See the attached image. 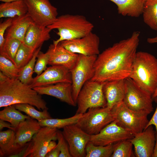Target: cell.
<instances>
[{
	"label": "cell",
	"instance_id": "obj_27",
	"mask_svg": "<svg viewBox=\"0 0 157 157\" xmlns=\"http://www.w3.org/2000/svg\"><path fill=\"white\" fill-rule=\"evenodd\" d=\"M20 112L14 105L5 107L0 111V119L9 122L16 128L21 122L31 118L27 115L23 114Z\"/></svg>",
	"mask_w": 157,
	"mask_h": 157
},
{
	"label": "cell",
	"instance_id": "obj_43",
	"mask_svg": "<svg viewBox=\"0 0 157 157\" xmlns=\"http://www.w3.org/2000/svg\"><path fill=\"white\" fill-rule=\"evenodd\" d=\"M155 143L154 148L152 157H157V131L156 132Z\"/></svg>",
	"mask_w": 157,
	"mask_h": 157
},
{
	"label": "cell",
	"instance_id": "obj_47",
	"mask_svg": "<svg viewBox=\"0 0 157 157\" xmlns=\"http://www.w3.org/2000/svg\"></svg>",
	"mask_w": 157,
	"mask_h": 157
},
{
	"label": "cell",
	"instance_id": "obj_11",
	"mask_svg": "<svg viewBox=\"0 0 157 157\" xmlns=\"http://www.w3.org/2000/svg\"><path fill=\"white\" fill-rule=\"evenodd\" d=\"M62 133L68 144L72 157H85V147L90 142V135L76 124L65 127Z\"/></svg>",
	"mask_w": 157,
	"mask_h": 157
},
{
	"label": "cell",
	"instance_id": "obj_15",
	"mask_svg": "<svg viewBox=\"0 0 157 157\" xmlns=\"http://www.w3.org/2000/svg\"><path fill=\"white\" fill-rule=\"evenodd\" d=\"M57 129L41 127L31 140L28 157H44L47 153L48 145L52 140H57Z\"/></svg>",
	"mask_w": 157,
	"mask_h": 157
},
{
	"label": "cell",
	"instance_id": "obj_25",
	"mask_svg": "<svg viewBox=\"0 0 157 157\" xmlns=\"http://www.w3.org/2000/svg\"><path fill=\"white\" fill-rule=\"evenodd\" d=\"M27 6L24 0H19L0 4V18H13L26 14Z\"/></svg>",
	"mask_w": 157,
	"mask_h": 157
},
{
	"label": "cell",
	"instance_id": "obj_38",
	"mask_svg": "<svg viewBox=\"0 0 157 157\" xmlns=\"http://www.w3.org/2000/svg\"><path fill=\"white\" fill-rule=\"evenodd\" d=\"M13 18H8L0 24V49L3 47L5 41V32L8 27L10 25Z\"/></svg>",
	"mask_w": 157,
	"mask_h": 157
},
{
	"label": "cell",
	"instance_id": "obj_18",
	"mask_svg": "<svg viewBox=\"0 0 157 157\" xmlns=\"http://www.w3.org/2000/svg\"><path fill=\"white\" fill-rule=\"evenodd\" d=\"M33 88L40 95L53 97L73 106L76 105L72 96V83H60Z\"/></svg>",
	"mask_w": 157,
	"mask_h": 157
},
{
	"label": "cell",
	"instance_id": "obj_8",
	"mask_svg": "<svg viewBox=\"0 0 157 157\" xmlns=\"http://www.w3.org/2000/svg\"><path fill=\"white\" fill-rule=\"evenodd\" d=\"M111 111L114 119V121L134 135L143 131L149 121L148 116L132 110L125 105L123 101L115 105Z\"/></svg>",
	"mask_w": 157,
	"mask_h": 157
},
{
	"label": "cell",
	"instance_id": "obj_31",
	"mask_svg": "<svg viewBox=\"0 0 157 157\" xmlns=\"http://www.w3.org/2000/svg\"><path fill=\"white\" fill-rule=\"evenodd\" d=\"M36 50L28 47L22 42L15 55L14 64L18 69L22 68L31 59Z\"/></svg>",
	"mask_w": 157,
	"mask_h": 157
},
{
	"label": "cell",
	"instance_id": "obj_23",
	"mask_svg": "<svg viewBox=\"0 0 157 157\" xmlns=\"http://www.w3.org/2000/svg\"><path fill=\"white\" fill-rule=\"evenodd\" d=\"M33 22L27 13L25 15L13 18L10 25L6 30L5 38H16L23 42L27 30Z\"/></svg>",
	"mask_w": 157,
	"mask_h": 157
},
{
	"label": "cell",
	"instance_id": "obj_20",
	"mask_svg": "<svg viewBox=\"0 0 157 157\" xmlns=\"http://www.w3.org/2000/svg\"><path fill=\"white\" fill-rule=\"evenodd\" d=\"M51 30L33 22L29 26L25 34L23 43L29 47L36 50L43 43L51 38Z\"/></svg>",
	"mask_w": 157,
	"mask_h": 157
},
{
	"label": "cell",
	"instance_id": "obj_28",
	"mask_svg": "<svg viewBox=\"0 0 157 157\" xmlns=\"http://www.w3.org/2000/svg\"><path fill=\"white\" fill-rule=\"evenodd\" d=\"M82 114H75L71 117L64 119L49 118L38 121L41 127L47 126L58 129L63 128L69 125L75 124Z\"/></svg>",
	"mask_w": 157,
	"mask_h": 157
},
{
	"label": "cell",
	"instance_id": "obj_46",
	"mask_svg": "<svg viewBox=\"0 0 157 157\" xmlns=\"http://www.w3.org/2000/svg\"><path fill=\"white\" fill-rule=\"evenodd\" d=\"M157 96V88L155 90V92L152 95V98L153 99L155 97Z\"/></svg>",
	"mask_w": 157,
	"mask_h": 157
},
{
	"label": "cell",
	"instance_id": "obj_9",
	"mask_svg": "<svg viewBox=\"0 0 157 157\" xmlns=\"http://www.w3.org/2000/svg\"><path fill=\"white\" fill-rule=\"evenodd\" d=\"M97 56H87L78 54L75 64L70 70L72 96L76 104L78 95L83 86L94 75V65Z\"/></svg>",
	"mask_w": 157,
	"mask_h": 157
},
{
	"label": "cell",
	"instance_id": "obj_2",
	"mask_svg": "<svg viewBox=\"0 0 157 157\" xmlns=\"http://www.w3.org/2000/svg\"><path fill=\"white\" fill-rule=\"evenodd\" d=\"M19 104H28L39 110L48 109L41 95L30 85L8 77L0 81V107Z\"/></svg>",
	"mask_w": 157,
	"mask_h": 157
},
{
	"label": "cell",
	"instance_id": "obj_40",
	"mask_svg": "<svg viewBox=\"0 0 157 157\" xmlns=\"http://www.w3.org/2000/svg\"><path fill=\"white\" fill-rule=\"evenodd\" d=\"M155 102L157 103V106L155 112L152 117L149 120V122L145 129L149 126L152 125L155 126L156 132L157 131V96L153 99Z\"/></svg>",
	"mask_w": 157,
	"mask_h": 157
},
{
	"label": "cell",
	"instance_id": "obj_1",
	"mask_svg": "<svg viewBox=\"0 0 157 157\" xmlns=\"http://www.w3.org/2000/svg\"><path fill=\"white\" fill-rule=\"evenodd\" d=\"M140 32L114 44L98 56L92 80L101 82L129 77L139 42Z\"/></svg>",
	"mask_w": 157,
	"mask_h": 157
},
{
	"label": "cell",
	"instance_id": "obj_41",
	"mask_svg": "<svg viewBox=\"0 0 157 157\" xmlns=\"http://www.w3.org/2000/svg\"><path fill=\"white\" fill-rule=\"evenodd\" d=\"M5 121L0 119V130L1 131L2 129L5 127L11 129L15 131L16 128L13 126L9 123Z\"/></svg>",
	"mask_w": 157,
	"mask_h": 157
},
{
	"label": "cell",
	"instance_id": "obj_16",
	"mask_svg": "<svg viewBox=\"0 0 157 157\" xmlns=\"http://www.w3.org/2000/svg\"><path fill=\"white\" fill-rule=\"evenodd\" d=\"M155 134L156 131L153 125H151L129 139L134 147L136 157H152L155 143Z\"/></svg>",
	"mask_w": 157,
	"mask_h": 157
},
{
	"label": "cell",
	"instance_id": "obj_21",
	"mask_svg": "<svg viewBox=\"0 0 157 157\" xmlns=\"http://www.w3.org/2000/svg\"><path fill=\"white\" fill-rule=\"evenodd\" d=\"M41 127L38 121L31 118L21 122L15 131L16 143L24 146L31 140Z\"/></svg>",
	"mask_w": 157,
	"mask_h": 157
},
{
	"label": "cell",
	"instance_id": "obj_33",
	"mask_svg": "<svg viewBox=\"0 0 157 157\" xmlns=\"http://www.w3.org/2000/svg\"><path fill=\"white\" fill-rule=\"evenodd\" d=\"M15 108L21 112L25 113L31 118L38 121L51 118L48 111V109H45L40 111L37 110L33 106L26 104H19L14 105Z\"/></svg>",
	"mask_w": 157,
	"mask_h": 157
},
{
	"label": "cell",
	"instance_id": "obj_12",
	"mask_svg": "<svg viewBox=\"0 0 157 157\" xmlns=\"http://www.w3.org/2000/svg\"><path fill=\"white\" fill-rule=\"evenodd\" d=\"M134 136L130 131L113 121L104 127L97 134L90 135V142L96 145L105 146L131 139Z\"/></svg>",
	"mask_w": 157,
	"mask_h": 157
},
{
	"label": "cell",
	"instance_id": "obj_35",
	"mask_svg": "<svg viewBox=\"0 0 157 157\" xmlns=\"http://www.w3.org/2000/svg\"><path fill=\"white\" fill-rule=\"evenodd\" d=\"M21 69H18L10 60L0 55V70L11 78H18Z\"/></svg>",
	"mask_w": 157,
	"mask_h": 157
},
{
	"label": "cell",
	"instance_id": "obj_29",
	"mask_svg": "<svg viewBox=\"0 0 157 157\" xmlns=\"http://www.w3.org/2000/svg\"><path fill=\"white\" fill-rule=\"evenodd\" d=\"M114 144L105 146L96 145L89 142L85 147V157H110L113 152Z\"/></svg>",
	"mask_w": 157,
	"mask_h": 157
},
{
	"label": "cell",
	"instance_id": "obj_37",
	"mask_svg": "<svg viewBox=\"0 0 157 157\" xmlns=\"http://www.w3.org/2000/svg\"><path fill=\"white\" fill-rule=\"evenodd\" d=\"M64 137L62 132L58 130L57 140L58 143L56 147L52 150L47 153L46 157H58L60 152V149Z\"/></svg>",
	"mask_w": 157,
	"mask_h": 157
},
{
	"label": "cell",
	"instance_id": "obj_10",
	"mask_svg": "<svg viewBox=\"0 0 157 157\" xmlns=\"http://www.w3.org/2000/svg\"><path fill=\"white\" fill-rule=\"evenodd\" d=\"M28 8L27 13L34 22L40 26L47 27L57 17V8L49 0H24Z\"/></svg>",
	"mask_w": 157,
	"mask_h": 157
},
{
	"label": "cell",
	"instance_id": "obj_13",
	"mask_svg": "<svg viewBox=\"0 0 157 157\" xmlns=\"http://www.w3.org/2000/svg\"><path fill=\"white\" fill-rule=\"evenodd\" d=\"M60 42L66 49L73 53L87 56L100 53L99 38L92 32L82 37Z\"/></svg>",
	"mask_w": 157,
	"mask_h": 157
},
{
	"label": "cell",
	"instance_id": "obj_34",
	"mask_svg": "<svg viewBox=\"0 0 157 157\" xmlns=\"http://www.w3.org/2000/svg\"><path fill=\"white\" fill-rule=\"evenodd\" d=\"M133 146L129 139L123 140L115 144L111 157H134Z\"/></svg>",
	"mask_w": 157,
	"mask_h": 157
},
{
	"label": "cell",
	"instance_id": "obj_45",
	"mask_svg": "<svg viewBox=\"0 0 157 157\" xmlns=\"http://www.w3.org/2000/svg\"><path fill=\"white\" fill-rule=\"evenodd\" d=\"M19 0H0L1 1L3 2V3H10Z\"/></svg>",
	"mask_w": 157,
	"mask_h": 157
},
{
	"label": "cell",
	"instance_id": "obj_26",
	"mask_svg": "<svg viewBox=\"0 0 157 157\" xmlns=\"http://www.w3.org/2000/svg\"><path fill=\"white\" fill-rule=\"evenodd\" d=\"M142 14L144 23L157 31V0H145Z\"/></svg>",
	"mask_w": 157,
	"mask_h": 157
},
{
	"label": "cell",
	"instance_id": "obj_3",
	"mask_svg": "<svg viewBox=\"0 0 157 157\" xmlns=\"http://www.w3.org/2000/svg\"><path fill=\"white\" fill-rule=\"evenodd\" d=\"M129 77L152 95L157 88V59L147 52H137Z\"/></svg>",
	"mask_w": 157,
	"mask_h": 157
},
{
	"label": "cell",
	"instance_id": "obj_19",
	"mask_svg": "<svg viewBox=\"0 0 157 157\" xmlns=\"http://www.w3.org/2000/svg\"><path fill=\"white\" fill-rule=\"evenodd\" d=\"M106 106L110 109L123 101L126 92L125 79L104 82L103 87Z\"/></svg>",
	"mask_w": 157,
	"mask_h": 157
},
{
	"label": "cell",
	"instance_id": "obj_4",
	"mask_svg": "<svg viewBox=\"0 0 157 157\" xmlns=\"http://www.w3.org/2000/svg\"><path fill=\"white\" fill-rule=\"evenodd\" d=\"M47 27L51 30H58L57 34L59 37L53 42V44L56 45L63 40L84 37L92 32L94 26L83 15L67 14L58 17L55 21Z\"/></svg>",
	"mask_w": 157,
	"mask_h": 157
},
{
	"label": "cell",
	"instance_id": "obj_5",
	"mask_svg": "<svg viewBox=\"0 0 157 157\" xmlns=\"http://www.w3.org/2000/svg\"><path fill=\"white\" fill-rule=\"evenodd\" d=\"M126 92L123 101L129 109L148 116L153 110L152 95L130 77L125 79Z\"/></svg>",
	"mask_w": 157,
	"mask_h": 157
},
{
	"label": "cell",
	"instance_id": "obj_32",
	"mask_svg": "<svg viewBox=\"0 0 157 157\" xmlns=\"http://www.w3.org/2000/svg\"><path fill=\"white\" fill-rule=\"evenodd\" d=\"M41 47L37 49L33 56L28 63L21 68L18 79L22 83L30 85L33 78L32 75L34 72L35 62L38 54L40 51Z\"/></svg>",
	"mask_w": 157,
	"mask_h": 157
},
{
	"label": "cell",
	"instance_id": "obj_42",
	"mask_svg": "<svg viewBox=\"0 0 157 157\" xmlns=\"http://www.w3.org/2000/svg\"><path fill=\"white\" fill-rule=\"evenodd\" d=\"M56 145L57 144L55 140H52L51 141L48 146L47 153L56 147Z\"/></svg>",
	"mask_w": 157,
	"mask_h": 157
},
{
	"label": "cell",
	"instance_id": "obj_24",
	"mask_svg": "<svg viewBox=\"0 0 157 157\" xmlns=\"http://www.w3.org/2000/svg\"><path fill=\"white\" fill-rule=\"evenodd\" d=\"M117 6L118 12L123 16L138 17L142 14L145 0H109Z\"/></svg>",
	"mask_w": 157,
	"mask_h": 157
},
{
	"label": "cell",
	"instance_id": "obj_7",
	"mask_svg": "<svg viewBox=\"0 0 157 157\" xmlns=\"http://www.w3.org/2000/svg\"><path fill=\"white\" fill-rule=\"evenodd\" d=\"M87 110L82 114L76 124L90 135L97 134L114 121L111 109L107 106L91 108Z\"/></svg>",
	"mask_w": 157,
	"mask_h": 157
},
{
	"label": "cell",
	"instance_id": "obj_39",
	"mask_svg": "<svg viewBox=\"0 0 157 157\" xmlns=\"http://www.w3.org/2000/svg\"><path fill=\"white\" fill-rule=\"evenodd\" d=\"M59 157H72L68 144L64 138L60 149Z\"/></svg>",
	"mask_w": 157,
	"mask_h": 157
},
{
	"label": "cell",
	"instance_id": "obj_22",
	"mask_svg": "<svg viewBox=\"0 0 157 157\" xmlns=\"http://www.w3.org/2000/svg\"><path fill=\"white\" fill-rule=\"evenodd\" d=\"M25 145L21 146L16 143L15 132L13 130L9 129L5 131H0V157H16Z\"/></svg>",
	"mask_w": 157,
	"mask_h": 157
},
{
	"label": "cell",
	"instance_id": "obj_36",
	"mask_svg": "<svg viewBox=\"0 0 157 157\" xmlns=\"http://www.w3.org/2000/svg\"><path fill=\"white\" fill-rule=\"evenodd\" d=\"M36 63L35 65L34 72L37 76L41 74L47 68L49 60L48 55L46 52L44 53L40 51L37 55Z\"/></svg>",
	"mask_w": 157,
	"mask_h": 157
},
{
	"label": "cell",
	"instance_id": "obj_17",
	"mask_svg": "<svg viewBox=\"0 0 157 157\" xmlns=\"http://www.w3.org/2000/svg\"><path fill=\"white\" fill-rule=\"evenodd\" d=\"M48 56V65H63L71 70L75 64L78 54L65 48L60 42L56 45L51 44L47 52Z\"/></svg>",
	"mask_w": 157,
	"mask_h": 157
},
{
	"label": "cell",
	"instance_id": "obj_6",
	"mask_svg": "<svg viewBox=\"0 0 157 157\" xmlns=\"http://www.w3.org/2000/svg\"><path fill=\"white\" fill-rule=\"evenodd\" d=\"M104 83L91 80L85 83L77 97L76 114H83L91 108L106 106L103 89Z\"/></svg>",
	"mask_w": 157,
	"mask_h": 157
},
{
	"label": "cell",
	"instance_id": "obj_44",
	"mask_svg": "<svg viewBox=\"0 0 157 157\" xmlns=\"http://www.w3.org/2000/svg\"><path fill=\"white\" fill-rule=\"evenodd\" d=\"M148 42L150 43H157V37L153 38H149L147 40Z\"/></svg>",
	"mask_w": 157,
	"mask_h": 157
},
{
	"label": "cell",
	"instance_id": "obj_14",
	"mask_svg": "<svg viewBox=\"0 0 157 157\" xmlns=\"http://www.w3.org/2000/svg\"><path fill=\"white\" fill-rule=\"evenodd\" d=\"M64 82L72 83L70 70L63 65H53L33 78L30 85L33 88Z\"/></svg>",
	"mask_w": 157,
	"mask_h": 157
},
{
	"label": "cell",
	"instance_id": "obj_30",
	"mask_svg": "<svg viewBox=\"0 0 157 157\" xmlns=\"http://www.w3.org/2000/svg\"><path fill=\"white\" fill-rule=\"evenodd\" d=\"M23 42L12 38H5L2 49H0V55L8 58L14 64V59L17 50Z\"/></svg>",
	"mask_w": 157,
	"mask_h": 157
}]
</instances>
